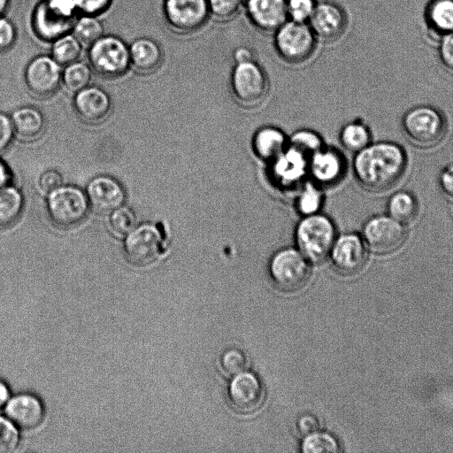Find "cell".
Segmentation results:
<instances>
[{"label": "cell", "mask_w": 453, "mask_h": 453, "mask_svg": "<svg viewBox=\"0 0 453 453\" xmlns=\"http://www.w3.org/2000/svg\"><path fill=\"white\" fill-rule=\"evenodd\" d=\"M407 167V155L393 142L370 143L357 152L353 171L358 183L372 192H383L393 188Z\"/></svg>", "instance_id": "cell-1"}, {"label": "cell", "mask_w": 453, "mask_h": 453, "mask_svg": "<svg viewBox=\"0 0 453 453\" xmlns=\"http://www.w3.org/2000/svg\"><path fill=\"white\" fill-rule=\"evenodd\" d=\"M402 128L413 145L430 149L438 145L445 137L447 122L437 109L418 105L405 112L402 119Z\"/></svg>", "instance_id": "cell-2"}, {"label": "cell", "mask_w": 453, "mask_h": 453, "mask_svg": "<svg viewBox=\"0 0 453 453\" xmlns=\"http://www.w3.org/2000/svg\"><path fill=\"white\" fill-rule=\"evenodd\" d=\"M298 250L309 260L319 262L331 252L336 240V229L327 217L321 214L304 216L296 233Z\"/></svg>", "instance_id": "cell-3"}, {"label": "cell", "mask_w": 453, "mask_h": 453, "mask_svg": "<svg viewBox=\"0 0 453 453\" xmlns=\"http://www.w3.org/2000/svg\"><path fill=\"white\" fill-rule=\"evenodd\" d=\"M89 202L86 193L73 185H61L47 194L46 208L51 222L60 228H71L88 216Z\"/></svg>", "instance_id": "cell-4"}, {"label": "cell", "mask_w": 453, "mask_h": 453, "mask_svg": "<svg viewBox=\"0 0 453 453\" xmlns=\"http://www.w3.org/2000/svg\"><path fill=\"white\" fill-rule=\"evenodd\" d=\"M273 47L284 62L291 65L302 64L315 52L317 38L308 23L288 19L274 31Z\"/></svg>", "instance_id": "cell-5"}, {"label": "cell", "mask_w": 453, "mask_h": 453, "mask_svg": "<svg viewBox=\"0 0 453 453\" xmlns=\"http://www.w3.org/2000/svg\"><path fill=\"white\" fill-rule=\"evenodd\" d=\"M230 82L234 98L245 107L261 104L269 91L267 74L254 58L235 62Z\"/></svg>", "instance_id": "cell-6"}, {"label": "cell", "mask_w": 453, "mask_h": 453, "mask_svg": "<svg viewBox=\"0 0 453 453\" xmlns=\"http://www.w3.org/2000/svg\"><path fill=\"white\" fill-rule=\"evenodd\" d=\"M166 240V231L161 224L143 223L125 236L124 251L131 263L147 265L165 252Z\"/></svg>", "instance_id": "cell-7"}, {"label": "cell", "mask_w": 453, "mask_h": 453, "mask_svg": "<svg viewBox=\"0 0 453 453\" xmlns=\"http://www.w3.org/2000/svg\"><path fill=\"white\" fill-rule=\"evenodd\" d=\"M88 59L92 68L105 78L121 76L131 65L129 47L115 35H103L91 44Z\"/></svg>", "instance_id": "cell-8"}, {"label": "cell", "mask_w": 453, "mask_h": 453, "mask_svg": "<svg viewBox=\"0 0 453 453\" xmlns=\"http://www.w3.org/2000/svg\"><path fill=\"white\" fill-rule=\"evenodd\" d=\"M78 10L73 0H42L35 13V29L45 40H55L73 29Z\"/></svg>", "instance_id": "cell-9"}, {"label": "cell", "mask_w": 453, "mask_h": 453, "mask_svg": "<svg viewBox=\"0 0 453 453\" xmlns=\"http://www.w3.org/2000/svg\"><path fill=\"white\" fill-rule=\"evenodd\" d=\"M307 258L294 249L278 251L270 263V273L274 283L286 291H296L303 288L310 276Z\"/></svg>", "instance_id": "cell-10"}, {"label": "cell", "mask_w": 453, "mask_h": 453, "mask_svg": "<svg viewBox=\"0 0 453 453\" xmlns=\"http://www.w3.org/2000/svg\"><path fill=\"white\" fill-rule=\"evenodd\" d=\"M406 235L405 225L388 214L368 219L363 226L361 236L372 251L389 253L404 242Z\"/></svg>", "instance_id": "cell-11"}, {"label": "cell", "mask_w": 453, "mask_h": 453, "mask_svg": "<svg viewBox=\"0 0 453 453\" xmlns=\"http://www.w3.org/2000/svg\"><path fill=\"white\" fill-rule=\"evenodd\" d=\"M163 11L168 26L180 35L196 32L210 18L207 0H165Z\"/></svg>", "instance_id": "cell-12"}, {"label": "cell", "mask_w": 453, "mask_h": 453, "mask_svg": "<svg viewBox=\"0 0 453 453\" xmlns=\"http://www.w3.org/2000/svg\"><path fill=\"white\" fill-rule=\"evenodd\" d=\"M61 81L60 65L51 56L35 57L29 62L25 71L27 88L39 97H46L55 93Z\"/></svg>", "instance_id": "cell-13"}, {"label": "cell", "mask_w": 453, "mask_h": 453, "mask_svg": "<svg viewBox=\"0 0 453 453\" xmlns=\"http://www.w3.org/2000/svg\"><path fill=\"white\" fill-rule=\"evenodd\" d=\"M347 15L343 9L332 2L318 3L308 21L317 40L332 42L338 40L347 27Z\"/></svg>", "instance_id": "cell-14"}, {"label": "cell", "mask_w": 453, "mask_h": 453, "mask_svg": "<svg viewBox=\"0 0 453 453\" xmlns=\"http://www.w3.org/2000/svg\"><path fill=\"white\" fill-rule=\"evenodd\" d=\"M250 23L258 31L274 33L288 20L286 0H244Z\"/></svg>", "instance_id": "cell-15"}, {"label": "cell", "mask_w": 453, "mask_h": 453, "mask_svg": "<svg viewBox=\"0 0 453 453\" xmlns=\"http://www.w3.org/2000/svg\"><path fill=\"white\" fill-rule=\"evenodd\" d=\"M334 266L344 273H354L366 260V248L362 236L349 233L336 238L330 252Z\"/></svg>", "instance_id": "cell-16"}, {"label": "cell", "mask_w": 453, "mask_h": 453, "mask_svg": "<svg viewBox=\"0 0 453 453\" xmlns=\"http://www.w3.org/2000/svg\"><path fill=\"white\" fill-rule=\"evenodd\" d=\"M86 195L90 206L100 212H111L123 205L126 200L122 185L108 175L93 178L88 183Z\"/></svg>", "instance_id": "cell-17"}, {"label": "cell", "mask_w": 453, "mask_h": 453, "mask_svg": "<svg viewBox=\"0 0 453 453\" xmlns=\"http://www.w3.org/2000/svg\"><path fill=\"white\" fill-rule=\"evenodd\" d=\"M272 163L273 180L281 188H290L296 186L309 169L308 157L292 146L286 149Z\"/></svg>", "instance_id": "cell-18"}, {"label": "cell", "mask_w": 453, "mask_h": 453, "mask_svg": "<svg viewBox=\"0 0 453 453\" xmlns=\"http://www.w3.org/2000/svg\"><path fill=\"white\" fill-rule=\"evenodd\" d=\"M263 395L262 383L250 372L236 374L229 385L230 403L241 412L248 413L257 410L263 400Z\"/></svg>", "instance_id": "cell-19"}, {"label": "cell", "mask_w": 453, "mask_h": 453, "mask_svg": "<svg viewBox=\"0 0 453 453\" xmlns=\"http://www.w3.org/2000/svg\"><path fill=\"white\" fill-rule=\"evenodd\" d=\"M73 108L81 120L87 123H99L109 116L111 101L104 89L88 86L76 92Z\"/></svg>", "instance_id": "cell-20"}, {"label": "cell", "mask_w": 453, "mask_h": 453, "mask_svg": "<svg viewBox=\"0 0 453 453\" xmlns=\"http://www.w3.org/2000/svg\"><path fill=\"white\" fill-rule=\"evenodd\" d=\"M7 418L17 427L30 430L41 425L44 417L42 402L31 395H19L7 402Z\"/></svg>", "instance_id": "cell-21"}, {"label": "cell", "mask_w": 453, "mask_h": 453, "mask_svg": "<svg viewBox=\"0 0 453 453\" xmlns=\"http://www.w3.org/2000/svg\"><path fill=\"white\" fill-rule=\"evenodd\" d=\"M309 170L319 183L334 184L342 178L345 161L335 150L321 149L311 157Z\"/></svg>", "instance_id": "cell-22"}, {"label": "cell", "mask_w": 453, "mask_h": 453, "mask_svg": "<svg viewBox=\"0 0 453 453\" xmlns=\"http://www.w3.org/2000/svg\"><path fill=\"white\" fill-rule=\"evenodd\" d=\"M130 64L141 73L155 71L162 62L163 54L159 45L151 39L139 38L129 47Z\"/></svg>", "instance_id": "cell-23"}, {"label": "cell", "mask_w": 453, "mask_h": 453, "mask_svg": "<svg viewBox=\"0 0 453 453\" xmlns=\"http://www.w3.org/2000/svg\"><path fill=\"white\" fill-rule=\"evenodd\" d=\"M252 146L260 159L272 162L287 149V140L280 129L266 127L255 134Z\"/></svg>", "instance_id": "cell-24"}, {"label": "cell", "mask_w": 453, "mask_h": 453, "mask_svg": "<svg viewBox=\"0 0 453 453\" xmlns=\"http://www.w3.org/2000/svg\"><path fill=\"white\" fill-rule=\"evenodd\" d=\"M14 133L21 139L32 141L38 138L45 129L42 113L32 106L17 109L12 115Z\"/></svg>", "instance_id": "cell-25"}, {"label": "cell", "mask_w": 453, "mask_h": 453, "mask_svg": "<svg viewBox=\"0 0 453 453\" xmlns=\"http://www.w3.org/2000/svg\"><path fill=\"white\" fill-rule=\"evenodd\" d=\"M426 22L434 33L443 35L453 31V0H430L425 12Z\"/></svg>", "instance_id": "cell-26"}, {"label": "cell", "mask_w": 453, "mask_h": 453, "mask_svg": "<svg viewBox=\"0 0 453 453\" xmlns=\"http://www.w3.org/2000/svg\"><path fill=\"white\" fill-rule=\"evenodd\" d=\"M24 209V197L19 189L9 184L0 188V229L13 226Z\"/></svg>", "instance_id": "cell-27"}, {"label": "cell", "mask_w": 453, "mask_h": 453, "mask_svg": "<svg viewBox=\"0 0 453 453\" xmlns=\"http://www.w3.org/2000/svg\"><path fill=\"white\" fill-rule=\"evenodd\" d=\"M388 214L407 225L415 220L418 213V203L415 196L407 190L394 193L387 203Z\"/></svg>", "instance_id": "cell-28"}, {"label": "cell", "mask_w": 453, "mask_h": 453, "mask_svg": "<svg viewBox=\"0 0 453 453\" xmlns=\"http://www.w3.org/2000/svg\"><path fill=\"white\" fill-rule=\"evenodd\" d=\"M340 140L345 149L357 153L371 143L372 135L366 125L353 121L342 127Z\"/></svg>", "instance_id": "cell-29"}, {"label": "cell", "mask_w": 453, "mask_h": 453, "mask_svg": "<svg viewBox=\"0 0 453 453\" xmlns=\"http://www.w3.org/2000/svg\"><path fill=\"white\" fill-rule=\"evenodd\" d=\"M82 45L73 34H65L53 40L51 57L60 65H66L76 61Z\"/></svg>", "instance_id": "cell-30"}, {"label": "cell", "mask_w": 453, "mask_h": 453, "mask_svg": "<svg viewBox=\"0 0 453 453\" xmlns=\"http://www.w3.org/2000/svg\"><path fill=\"white\" fill-rule=\"evenodd\" d=\"M73 35L82 46L89 47L104 35V27L96 16L82 15L73 27Z\"/></svg>", "instance_id": "cell-31"}, {"label": "cell", "mask_w": 453, "mask_h": 453, "mask_svg": "<svg viewBox=\"0 0 453 453\" xmlns=\"http://www.w3.org/2000/svg\"><path fill=\"white\" fill-rule=\"evenodd\" d=\"M92 73L90 66L81 61H74L65 65L62 72V81L65 88L78 92L88 86Z\"/></svg>", "instance_id": "cell-32"}, {"label": "cell", "mask_w": 453, "mask_h": 453, "mask_svg": "<svg viewBox=\"0 0 453 453\" xmlns=\"http://www.w3.org/2000/svg\"><path fill=\"white\" fill-rule=\"evenodd\" d=\"M135 222L134 211L124 205L111 211L109 217L111 232L119 237H125L135 226Z\"/></svg>", "instance_id": "cell-33"}, {"label": "cell", "mask_w": 453, "mask_h": 453, "mask_svg": "<svg viewBox=\"0 0 453 453\" xmlns=\"http://www.w3.org/2000/svg\"><path fill=\"white\" fill-rule=\"evenodd\" d=\"M210 18L219 22L233 19L241 11L244 0H207Z\"/></svg>", "instance_id": "cell-34"}, {"label": "cell", "mask_w": 453, "mask_h": 453, "mask_svg": "<svg viewBox=\"0 0 453 453\" xmlns=\"http://www.w3.org/2000/svg\"><path fill=\"white\" fill-rule=\"evenodd\" d=\"M302 450L305 453L337 452L339 446L331 435L315 432L308 434L303 441Z\"/></svg>", "instance_id": "cell-35"}, {"label": "cell", "mask_w": 453, "mask_h": 453, "mask_svg": "<svg viewBox=\"0 0 453 453\" xmlns=\"http://www.w3.org/2000/svg\"><path fill=\"white\" fill-rule=\"evenodd\" d=\"M290 146L298 150L305 156L311 157L322 149V142L316 133L309 130H301L293 134L290 140Z\"/></svg>", "instance_id": "cell-36"}, {"label": "cell", "mask_w": 453, "mask_h": 453, "mask_svg": "<svg viewBox=\"0 0 453 453\" xmlns=\"http://www.w3.org/2000/svg\"><path fill=\"white\" fill-rule=\"evenodd\" d=\"M321 192L312 185L306 186L297 198V210L303 216L317 213L321 206Z\"/></svg>", "instance_id": "cell-37"}, {"label": "cell", "mask_w": 453, "mask_h": 453, "mask_svg": "<svg viewBox=\"0 0 453 453\" xmlns=\"http://www.w3.org/2000/svg\"><path fill=\"white\" fill-rule=\"evenodd\" d=\"M317 4L316 0H286L288 19L308 23Z\"/></svg>", "instance_id": "cell-38"}, {"label": "cell", "mask_w": 453, "mask_h": 453, "mask_svg": "<svg viewBox=\"0 0 453 453\" xmlns=\"http://www.w3.org/2000/svg\"><path fill=\"white\" fill-rule=\"evenodd\" d=\"M220 365L225 372L236 375L244 372L248 361L245 354L242 350L229 349L221 355Z\"/></svg>", "instance_id": "cell-39"}, {"label": "cell", "mask_w": 453, "mask_h": 453, "mask_svg": "<svg viewBox=\"0 0 453 453\" xmlns=\"http://www.w3.org/2000/svg\"><path fill=\"white\" fill-rule=\"evenodd\" d=\"M19 442V434L15 426L9 419L0 418V453L13 451Z\"/></svg>", "instance_id": "cell-40"}, {"label": "cell", "mask_w": 453, "mask_h": 453, "mask_svg": "<svg viewBox=\"0 0 453 453\" xmlns=\"http://www.w3.org/2000/svg\"><path fill=\"white\" fill-rule=\"evenodd\" d=\"M73 2L78 12L83 15L97 16L110 7L111 0H73Z\"/></svg>", "instance_id": "cell-41"}, {"label": "cell", "mask_w": 453, "mask_h": 453, "mask_svg": "<svg viewBox=\"0 0 453 453\" xmlns=\"http://www.w3.org/2000/svg\"><path fill=\"white\" fill-rule=\"evenodd\" d=\"M438 51L444 67L453 73V31L441 35Z\"/></svg>", "instance_id": "cell-42"}, {"label": "cell", "mask_w": 453, "mask_h": 453, "mask_svg": "<svg viewBox=\"0 0 453 453\" xmlns=\"http://www.w3.org/2000/svg\"><path fill=\"white\" fill-rule=\"evenodd\" d=\"M63 183V178L59 172L54 169H50L43 172L39 178L40 189L48 194L50 191L58 188Z\"/></svg>", "instance_id": "cell-43"}, {"label": "cell", "mask_w": 453, "mask_h": 453, "mask_svg": "<svg viewBox=\"0 0 453 453\" xmlns=\"http://www.w3.org/2000/svg\"><path fill=\"white\" fill-rule=\"evenodd\" d=\"M16 31L12 23L0 16V51L10 49L15 42Z\"/></svg>", "instance_id": "cell-44"}, {"label": "cell", "mask_w": 453, "mask_h": 453, "mask_svg": "<svg viewBox=\"0 0 453 453\" xmlns=\"http://www.w3.org/2000/svg\"><path fill=\"white\" fill-rule=\"evenodd\" d=\"M438 184L441 193L453 201V163L443 167L438 176Z\"/></svg>", "instance_id": "cell-45"}, {"label": "cell", "mask_w": 453, "mask_h": 453, "mask_svg": "<svg viewBox=\"0 0 453 453\" xmlns=\"http://www.w3.org/2000/svg\"><path fill=\"white\" fill-rule=\"evenodd\" d=\"M14 134L11 118L0 112V152L4 151L11 145Z\"/></svg>", "instance_id": "cell-46"}, {"label": "cell", "mask_w": 453, "mask_h": 453, "mask_svg": "<svg viewBox=\"0 0 453 453\" xmlns=\"http://www.w3.org/2000/svg\"><path fill=\"white\" fill-rule=\"evenodd\" d=\"M319 421L316 417L311 414L302 415L296 422V427L302 434H311L319 428Z\"/></svg>", "instance_id": "cell-47"}, {"label": "cell", "mask_w": 453, "mask_h": 453, "mask_svg": "<svg viewBox=\"0 0 453 453\" xmlns=\"http://www.w3.org/2000/svg\"><path fill=\"white\" fill-rule=\"evenodd\" d=\"M12 173L8 165L0 158V188L10 184Z\"/></svg>", "instance_id": "cell-48"}, {"label": "cell", "mask_w": 453, "mask_h": 453, "mask_svg": "<svg viewBox=\"0 0 453 453\" xmlns=\"http://www.w3.org/2000/svg\"><path fill=\"white\" fill-rule=\"evenodd\" d=\"M234 62L254 58L252 51L244 47H240L234 50L233 53Z\"/></svg>", "instance_id": "cell-49"}, {"label": "cell", "mask_w": 453, "mask_h": 453, "mask_svg": "<svg viewBox=\"0 0 453 453\" xmlns=\"http://www.w3.org/2000/svg\"><path fill=\"white\" fill-rule=\"evenodd\" d=\"M10 397L9 388L6 384L0 380V407L7 403Z\"/></svg>", "instance_id": "cell-50"}, {"label": "cell", "mask_w": 453, "mask_h": 453, "mask_svg": "<svg viewBox=\"0 0 453 453\" xmlns=\"http://www.w3.org/2000/svg\"><path fill=\"white\" fill-rule=\"evenodd\" d=\"M9 4V0H0V16L6 10Z\"/></svg>", "instance_id": "cell-51"}, {"label": "cell", "mask_w": 453, "mask_h": 453, "mask_svg": "<svg viewBox=\"0 0 453 453\" xmlns=\"http://www.w3.org/2000/svg\"><path fill=\"white\" fill-rule=\"evenodd\" d=\"M452 217H453V209H452Z\"/></svg>", "instance_id": "cell-52"}]
</instances>
